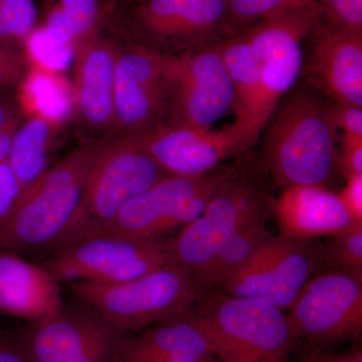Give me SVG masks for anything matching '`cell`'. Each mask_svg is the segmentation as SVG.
<instances>
[{"mask_svg":"<svg viewBox=\"0 0 362 362\" xmlns=\"http://www.w3.org/2000/svg\"><path fill=\"white\" fill-rule=\"evenodd\" d=\"M57 1H58V0H42V7L45 14L49 11V8H51Z\"/></svg>","mask_w":362,"mask_h":362,"instance_id":"obj_41","label":"cell"},{"mask_svg":"<svg viewBox=\"0 0 362 362\" xmlns=\"http://www.w3.org/2000/svg\"><path fill=\"white\" fill-rule=\"evenodd\" d=\"M197 315L218 342L220 362H289L295 342L284 311L267 302L209 293Z\"/></svg>","mask_w":362,"mask_h":362,"instance_id":"obj_5","label":"cell"},{"mask_svg":"<svg viewBox=\"0 0 362 362\" xmlns=\"http://www.w3.org/2000/svg\"><path fill=\"white\" fill-rule=\"evenodd\" d=\"M318 7L326 25L362 33V0H318Z\"/></svg>","mask_w":362,"mask_h":362,"instance_id":"obj_30","label":"cell"},{"mask_svg":"<svg viewBox=\"0 0 362 362\" xmlns=\"http://www.w3.org/2000/svg\"><path fill=\"white\" fill-rule=\"evenodd\" d=\"M28 66L23 52L0 42V92L18 89Z\"/></svg>","mask_w":362,"mask_h":362,"instance_id":"obj_31","label":"cell"},{"mask_svg":"<svg viewBox=\"0 0 362 362\" xmlns=\"http://www.w3.org/2000/svg\"><path fill=\"white\" fill-rule=\"evenodd\" d=\"M319 18L317 4L276 14L244 30L256 64L267 121L301 78L305 40Z\"/></svg>","mask_w":362,"mask_h":362,"instance_id":"obj_13","label":"cell"},{"mask_svg":"<svg viewBox=\"0 0 362 362\" xmlns=\"http://www.w3.org/2000/svg\"><path fill=\"white\" fill-rule=\"evenodd\" d=\"M288 311L295 338L314 349L357 339L362 330V275L331 270L314 276Z\"/></svg>","mask_w":362,"mask_h":362,"instance_id":"obj_11","label":"cell"},{"mask_svg":"<svg viewBox=\"0 0 362 362\" xmlns=\"http://www.w3.org/2000/svg\"><path fill=\"white\" fill-rule=\"evenodd\" d=\"M23 52L28 65L64 74L73 65L75 47L40 25L28 35Z\"/></svg>","mask_w":362,"mask_h":362,"instance_id":"obj_26","label":"cell"},{"mask_svg":"<svg viewBox=\"0 0 362 362\" xmlns=\"http://www.w3.org/2000/svg\"><path fill=\"white\" fill-rule=\"evenodd\" d=\"M173 264L166 243L126 238H87L62 247L44 268L61 282L115 284Z\"/></svg>","mask_w":362,"mask_h":362,"instance_id":"obj_12","label":"cell"},{"mask_svg":"<svg viewBox=\"0 0 362 362\" xmlns=\"http://www.w3.org/2000/svg\"><path fill=\"white\" fill-rule=\"evenodd\" d=\"M271 211L286 238L313 240L334 237L356 221L339 197L325 185H292L271 199ZM359 223V221H358Z\"/></svg>","mask_w":362,"mask_h":362,"instance_id":"obj_19","label":"cell"},{"mask_svg":"<svg viewBox=\"0 0 362 362\" xmlns=\"http://www.w3.org/2000/svg\"><path fill=\"white\" fill-rule=\"evenodd\" d=\"M330 115L337 130L343 135L362 136V107L330 102Z\"/></svg>","mask_w":362,"mask_h":362,"instance_id":"obj_33","label":"cell"},{"mask_svg":"<svg viewBox=\"0 0 362 362\" xmlns=\"http://www.w3.org/2000/svg\"><path fill=\"white\" fill-rule=\"evenodd\" d=\"M23 192L7 160L0 162V221L4 220Z\"/></svg>","mask_w":362,"mask_h":362,"instance_id":"obj_34","label":"cell"},{"mask_svg":"<svg viewBox=\"0 0 362 362\" xmlns=\"http://www.w3.org/2000/svg\"><path fill=\"white\" fill-rule=\"evenodd\" d=\"M71 292L120 333H137L185 313L204 293L187 269L168 264L115 284L70 283Z\"/></svg>","mask_w":362,"mask_h":362,"instance_id":"obj_3","label":"cell"},{"mask_svg":"<svg viewBox=\"0 0 362 362\" xmlns=\"http://www.w3.org/2000/svg\"><path fill=\"white\" fill-rule=\"evenodd\" d=\"M122 337L93 310H66L33 323L25 341L28 362H112Z\"/></svg>","mask_w":362,"mask_h":362,"instance_id":"obj_16","label":"cell"},{"mask_svg":"<svg viewBox=\"0 0 362 362\" xmlns=\"http://www.w3.org/2000/svg\"><path fill=\"white\" fill-rule=\"evenodd\" d=\"M135 137L166 175L176 176L213 170L259 141V135L237 120L221 129L160 124Z\"/></svg>","mask_w":362,"mask_h":362,"instance_id":"obj_14","label":"cell"},{"mask_svg":"<svg viewBox=\"0 0 362 362\" xmlns=\"http://www.w3.org/2000/svg\"><path fill=\"white\" fill-rule=\"evenodd\" d=\"M331 238L328 244L321 246V262L332 270L362 275V221Z\"/></svg>","mask_w":362,"mask_h":362,"instance_id":"obj_29","label":"cell"},{"mask_svg":"<svg viewBox=\"0 0 362 362\" xmlns=\"http://www.w3.org/2000/svg\"><path fill=\"white\" fill-rule=\"evenodd\" d=\"M337 131L329 100L298 82L262 131L264 159L276 185H325L337 165Z\"/></svg>","mask_w":362,"mask_h":362,"instance_id":"obj_1","label":"cell"},{"mask_svg":"<svg viewBox=\"0 0 362 362\" xmlns=\"http://www.w3.org/2000/svg\"><path fill=\"white\" fill-rule=\"evenodd\" d=\"M120 44L98 28L75 47L73 69L74 113L92 134H115L114 78Z\"/></svg>","mask_w":362,"mask_h":362,"instance_id":"obj_18","label":"cell"},{"mask_svg":"<svg viewBox=\"0 0 362 362\" xmlns=\"http://www.w3.org/2000/svg\"><path fill=\"white\" fill-rule=\"evenodd\" d=\"M18 90V108L26 115L65 124L74 113L71 85L63 74L30 66Z\"/></svg>","mask_w":362,"mask_h":362,"instance_id":"obj_23","label":"cell"},{"mask_svg":"<svg viewBox=\"0 0 362 362\" xmlns=\"http://www.w3.org/2000/svg\"><path fill=\"white\" fill-rule=\"evenodd\" d=\"M0 362H28L23 351L0 347Z\"/></svg>","mask_w":362,"mask_h":362,"instance_id":"obj_40","label":"cell"},{"mask_svg":"<svg viewBox=\"0 0 362 362\" xmlns=\"http://www.w3.org/2000/svg\"><path fill=\"white\" fill-rule=\"evenodd\" d=\"M271 237L265 218L242 226L216 252L209 265L194 276L197 287L204 294L220 289L223 283L250 259L255 251Z\"/></svg>","mask_w":362,"mask_h":362,"instance_id":"obj_24","label":"cell"},{"mask_svg":"<svg viewBox=\"0 0 362 362\" xmlns=\"http://www.w3.org/2000/svg\"><path fill=\"white\" fill-rule=\"evenodd\" d=\"M240 168L239 163H223L202 175L164 176L110 220L90 226L80 240L100 235L157 240L197 218L214 192Z\"/></svg>","mask_w":362,"mask_h":362,"instance_id":"obj_4","label":"cell"},{"mask_svg":"<svg viewBox=\"0 0 362 362\" xmlns=\"http://www.w3.org/2000/svg\"><path fill=\"white\" fill-rule=\"evenodd\" d=\"M337 165L345 178L362 175V136L342 135Z\"/></svg>","mask_w":362,"mask_h":362,"instance_id":"obj_32","label":"cell"},{"mask_svg":"<svg viewBox=\"0 0 362 362\" xmlns=\"http://www.w3.org/2000/svg\"><path fill=\"white\" fill-rule=\"evenodd\" d=\"M300 78L332 103L362 107V33L319 18L305 40Z\"/></svg>","mask_w":362,"mask_h":362,"instance_id":"obj_17","label":"cell"},{"mask_svg":"<svg viewBox=\"0 0 362 362\" xmlns=\"http://www.w3.org/2000/svg\"><path fill=\"white\" fill-rule=\"evenodd\" d=\"M268 211L271 199L240 168L214 192L202 213L166 243L171 262L194 277L243 226L266 218Z\"/></svg>","mask_w":362,"mask_h":362,"instance_id":"obj_7","label":"cell"},{"mask_svg":"<svg viewBox=\"0 0 362 362\" xmlns=\"http://www.w3.org/2000/svg\"><path fill=\"white\" fill-rule=\"evenodd\" d=\"M112 362H220V361L216 357L187 361V359L173 358V357L156 356V354L123 351L116 349Z\"/></svg>","mask_w":362,"mask_h":362,"instance_id":"obj_36","label":"cell"},{"mask_svg":"<svg viewBox=\"0 0 362 362\" xmlns=\"http://www.w3.org/2000/svg\"><path fill=\"white\" fill-rule=\"evenodd\" d=\"M165 95L163 56L129 40L121 45L114 78L117 137L143 134L160 125Z\"/></svg>","mask_w":362,"mask_h":362,"instance_id":"obj_15","label":"cell"},{"mask_svg":"<svg viewBox=\"0 0 362 362\" xmlns=\"http://www.w3.org/2000/svg\"><path fill=\"white\" fill-rule=\"evenodd\" d=\"M317 4L318 0H226L230 37L276 14Z\"/></svg>","mask_w":362,"mask_h":362,"instance_id":"obj_27","label":"cell"},{"mask_svg":"<svg viewBox=\"0 0 362 362\" xmlns=\"http://www.w3.org/2000/svg\"><path fill=\"white\" fill-rule=\"evenodd\" d=\"M166 175L135 136L109 139L92 169L65 247L80 240L90 226L110 220Z\"/></svg>","mask_w":362,"mask_h":362,"instance_id":"obj_9","label":"cell"},{"mask_svg":"<svg viewBox=\"0 0 362 362\" xmlns=\"http://www.w3.org/2000/svg\"><path fill=\"white\" fill-rule=\"evenodd\" d=\"M116 349L187 361L218 358V351L213 332L192 309L134 335L121 337Z\"/></svg>","mask_w":362,"mask_h":362,"instance_id":"obj_21","label":"cell"},{"mask_svg":"<svg viewBox=\"0 0 362 362\" xmlns=\"http://www.w3.org/2000/svg\"><path fill=\"white\" fill-rule=\"evenodd\" d=\"M63 126L45 117L28 115L16 128L6 160L23 190L49 168Z\"/></svg>","mask_w":362,"mask_h":362,"instance_id":"obj_22","label":"cell"},{"mask_svg":"<svg viewBox=\"0 0 362 362\" xmlns=\"http://www.w3.org/2000/svg\"><path fill=\"white\" fill-rule=\"evenodd\" d=\"M346 185L338 194L340 202L352 220L362 221V175L347 178Z\"/></svg>","mask_w":362,"mask_h":362,"instance_id":"obj_35","label":"cell"},{"mask_svg":"<svg viewBox=\"0 0 362 362\" xmlns=\"http://www.w3.org/2000/svg\"><path fill=\"white\" fill-rule=\"evenodd\" d=\"M320 264L321 246L312 240L271 235L221 288L288 311Z\"/></svg>","mask_w":362,"mask_h":362,"instance_id":"obj_10","label":"cell"},{"mask_svg":"<svg viewBox=\"0 0 362 362\" xmlns=\"http://www.w3.org/2000/svg\"><path fill=\"white\" fill-rule=\"evenodd\" d=\"M37 16L33 0H0V42L23 52Z\"/></svg>","mask_w":362,"mask_h":362,"instance_id":"obj_28","label":"cell"},{"mask_svg":"<svg viewBox=\"0 0 362 362\" xmlns=\"http://www.w3.org/2000/svg\"><path fill=\"white\" fill-rule=\"evenodd\" d=\"M18 127L9 128V129L0 132V162L6 160L9 149H11L14 132H16Z\"/></svg>","mask_w":362,"mask_h":362,"instance_id":"obj_39","label":"cell"},{"mask_svg":"<svg viewBox=\"0 0 362 362\" xmlns=\"http://www.w3.org/2000/svg\"><path fill=\"white\" fill-rule=\"evenodd\" d=\"M303 362H362V354L359 349L332 354L315 349L303 354Z\"/></svg>","mask_w":362,"mask_h":362,"instance_id":"obj_37","label":"cell"},{"mask_svg":"<svg viewBox=\"0 0 362 362\" xmlns=\"http://www.w3.org/2000/svg\"><path fill=\"white\" fill-rule=\"evenodd\" d=\"M122 6L128 40L160 56L201 49L230 37L226 0H130Z\"/></svg>","mask_w":362,"mask_h":362,"instance_id":"obj_6","label":"cell"},{"mask_svg":"<svg viewBox=\"0 0 362 362\" xmlns=\"http://www.w3.org/2000/svg\"><path fill=\"white\" fill-rule=\"evenodd\" d=\"M163 125L213 128L235 107V92L218 44L163 56Z\"/></svg>","mask_w":362,"mask_h":362,"instance_id":"obj_8","label":"cell"},{"mask_svg":"<svg viewBox=\"0 0 362 362\" xmlns=\"http://www.w3.org/2000/svg\"><path fill=\"white\" fill-rule=\"evenodd\" d=\"M21 115L18 105L0 95V132L9 128L18 127L21 123Z\"/></svg>","mask_w":362,"mask_h":362,"instance_id":"obj_38","label":"cell"},{"mask_svg":"<svg viewBox=\"0 0 362 362\" xmlns=\"http://www.w3.org/2000/svg\"><path fill=\"white\" fill-rule=\"evenodd\" d=\"M105 0H58L45 13L44 25L74 45L101 28Z\"/></svg>","mask_w":362,"mask_h":362,"instance_id":"obj_25","label":"cell"},{"mask_svg":"<svg viewBox=\"0 0 362 362\" xmlns=\"http://www.w3.org/2000/svg\"><path fill=\"white\" fill-rule=\"evenodd\" d=\"M63 308L59 282L47 269L0 254V311L35 323Z\"/></svg>","mask_w":362,"mask_h":362,"instance_id":"obj_20","label":"cell"},{"mask_svg":"<svg viewBox=\"0 0 362 362\" xmlns=\"http://www.w3.org/2000/svg\"><path fill=\"white\" fill-rule=\"evenodd\" d=\"M108 141L90 140L81 145L25 188L0 221V246L23 250L65 246L92 169Z\"/></svg>","mask_w":362,"mask_h":362,"instance_id":"obj_2","label":"cell"},{"mask_svg":"<svg viewBox=\"0 0 362 362\" xmlns=\"http://www.w3.org/2000/svg\"><path fill=\"white\" fill-rule=\"evenodd\" d=\"M130 1V0H120L121 4H124V2Z\"/></svg>","mask_w":362,"mask_h":362,"instance_id":"obj_42","label":"cell"}]
</instances>
